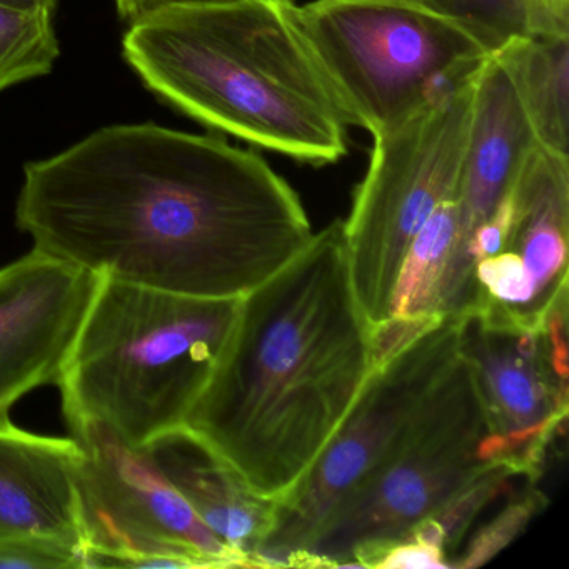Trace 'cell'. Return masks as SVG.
<instances>
[{"label":"cell","mask_w":569,"mask_h":569,"mask_svg":"<svg viewBox=\"0 0 569 569\" xmlns=\"http://www.w3.org/2000/svg\"><path fill=\"white\" fill-rule=\"evenodd\" d=\"M16 224L91 274L204 299L244 298L315 236L258 152L156 124L99 129L28 162Z\"/></svg>","instance_id":"obj_1"},{"label":"cell","mask_w":569,"mask_h":569,"mask_svg":"<svg viewBox=\"0 0 569 569\" xmlns=\"http://www.w3.org/2000/svg\"><path fill=\"white\" fill-rule=\"evenodd\" d=\"M372 369L371 326L335 221L241 299L186 426L256 495L281 501L335 438Z\"/></svg>","instance_id":"obj_2"},{"label":"cell","mask_w":569,"mask_h":569,"mask_svg":"<svg viewBox=\"0 0 569 569\" xmlns=\"http://www.w3.org/2000/svg\"><path fill=\"white\" fill-rule=\"evenodd\" d=\"M295 0L179 6L129 24L122 56L164 104L311 166L348 154V121L299 32Z\"/></svg>","instance_id":"obj_3"},{"label":"cell","mask_w":569,"mask_h":569,"mask_svg":"<svg viewBox=\"0 0 569 569\" xmlns=\"http://www.w3.org/2000/svg\"><path fill=\"white\" fill-rule=\"evenodd\" d=\"M239 302L99 276L58 381L69 428L99 422L142 451L184 426L231 338Z\"/></svg>","instance_id":"obj_4"},{"label":"cell","mask_w":569,"mask_h":569,"mask_svg":"<svg viewBox=\"0 0 569 569\" xmlns=\"http://www.w3.org/2000/svg\"><path fill=\"white\" fill-rule=\"evenodd\" d=\"M296 24L348 124L386 134L415 118L491 54L425 0H312Z\"/></svg>","instance_id":"obj_5"},{"label":"cell","mask_w":569,"mask_h":569,"mask_svg":"<svg viewBox=\"0 0 569 569\" xmlns=\"http://www.w3.org/2000/svg\"><path fill=\"white\" fill-rule=\"evenodd\" d=\"M488 415L461 358L385 462L291 559V568H376L382 552L492 462Z\"/></svg>","instance_id":"obj_6"},{"label":"cell","mask_w":569,"mask_h":569,"mask_svg":"<svg viewBox=\"0 0 569 569\" xmlns=\"http://www.w3.org/2000/svg\"><path fill=\"white\" fill-rule=\"evenodd\" d=\"M478 71L375 138L368 172L342 221L352 286L371 328L391 316L399 268L419 229L442 202L458 199Z\"/></svg>","instance_id":"obj_7"},{"label":"cell","mask_w":569,"mask_h":569,"mask_svg":"<svg viewBox=\"0 0 569 569\" xmlns=\"http://www.w3.org/2000/svg\"><path fill=\"white\" fill-rule=\"evenodd\" d=\"M459 331L461 318L446 316L372 369L335 438L278 501L258 551L261 568H288L328 516L395 451L458 361Z\"/></svg>","instance_id":"obj_8"},{"label":"cell","mask_w":569,"mask_h":569,"mask_svg":"<svg viewBox=\"0 0 569 569\" xmlns=\"http://www.w3.org/2000/svg\"><path fill=\"white\" fill-rule=\"evenodd\" d=\"M71 431L81 446L84 568H252L206 528L144 451L99 422Z\"/></svg>","instance_id":"obj_9"},{"label":"cell","mask_w":569,"mask_h":569,"mask_svg":"<svg viewBox=\"0 0 569 569\" xmlns=\"http://www.w3.org/2000/svg\"><path fill=\"white\" fill-rule=\"evenodd\" d=\"M459 318V352L478 382L491 428L489 456L511 462L536 485L568 419V295L538 328L478 312Z\"/></svg>","instance_id":"obj_10"},{"label":"cell","mask_w":569,"mask_h":569,"mask_svg":"<svg viewBox=\"0 0 569 569\" xmlns=\"http://www.w3.org/2000/svg\"><path fill=\"white\" fill-rule=\"evenodd\" d=\"M98 281L39 249L0 268V421L28 392L58 385Z\"/></svg>","instance_id":"obj_11"},{"label":"cell","mask_w":569,"mask_h":569,"mask_svg":"<svg viewBox=\"0 0 569 569\" xmlns=\"http://www.w3.org/2000/svg\"><path fill=\"white\" fill-rule=\"evenodd\" d=\"M536 144L531 122L508 72L489 54L476 76L471 129L456 199L458 236L442 281L439 315H449L472 232L509 194L522 162Z\"/></svg>","instance_id":"obj_12"},{"label":"cell","mask_w":569,"mask_h":569,"mask_svg":"<svg viewBox=\"0 0 569 569\" xmlns=\"http://www.w3.org/2000/svg\"><path fill=\"white\" fill-rule=\"evenodd\" d=\"M74 438L24 431L0 421V542L52 539L82 548Z\"/></svg>","instance_id":"obj_13"},{"label":"cell","mask_w":569,"mask_h":569,"mask_svg":"<svg viewBox=\"0 0 569 569\" xmlns=\"http://www.w3.org/2000/svg\"><path fill=\"white\" fill-rule=\"evenodd\" d=\"M142 451L178 489L206 528L261 568L258 551L274 525L278 501L256 495L239 472L188 426L156 438Z\"/></svg>","instance_id":"obj_14"},{"label":"cell","mask_w":569,"mask_h":569,"mask_svg":"<svg viewBox=\"0 0 569 569\" xmlns=\"http://www.w3.org/2000/svg\"><path fill=\"white\" fill-rule=\"evenodd\" d=\"M511 229L501 251L525 269L548 318L568 295L569 158L536 144L509 191Z\"/></svg>","instance_id":"obj_15"},{"label":"cell","mask_w":569,"mask_h":569,"mask_svg":"<svg viewBox=\"0 0 569 569\" xmlns=\"http://www.w3.org/2000/svg\"><path fill=\"white\" fill-rule=\"evenodd\" d=\"M491 54L508 72L538 144L568 154L569 38L525 36Z\"/></svg>","instance_id":"obj_16"},{"label":"cell","mask_w":569,"mask_h":569,"mask_svg":"<svg viewBox=\"0 0 569 569\" xmlns=\"http://www.w3.org/2000/svg\"><path fill=\"white\" fill-rule=\"evenodd\" d=\"M458 236V201L442 202L419 229L402 258L389 319L432 325L439 315L442 281Z\"/></svg>","instance_id":"obj_17"},{"label":"cell","mask_w":569,"mask_h":569,"mask_svg":"<svg viewBox=\"0 0 569 569\" xmlns=\"http://www.w3.org/2000/svg\"><path fill=\"white\" fill-rule=\"evenodd\" d=\"M59 54L51 14L0 6V91L48 76Z\"/></svg>","instance_id":"obj_18"},{"label":"cell","mask_w":569,"mask_h":569,"mask_svg":"<svg viewBox=\"0 0 569 569\" xmlns=\"http://www.w3.org/2000/svg\"><path fill=\"white\" fill-rule=\"evenodd\" d=\"M472 32L489 51L531 34L532 0H425Z\"/></svg>","instance_id":"obj_19"},{"label":"cell","mask_w":569,"mask_h":569,"mask_svg":"<svg viewBox=\"0 0 569 569\" xmlns=\"http://www.w3.org/2000/svg\"><path fill=\"white\" fill-rule=\"evenodd\" d=\"M516 476H521V472L511 462H492L478 478L472 479L461 491L456 492L435 515L429 516L445 536L448 556H451V552L458 548L462 536L466 535L476 516L489 502L495 501Z\"/></svg>","instance_id":"obj_20"},{"label":"cell","mask_w":569,"mask_h":569,"mask_svg":"<svg viewBox=\"0 0 569 569\" xmlns=\"http://www.w3.org/2000/svg\"><path fill=\"white\" fill-rule=\"evenodd\" d=\"M546 505H548V498L545 492L531 485V488L508 502L492 521L476 532L462 555L451 562V568L471 569L491 561L498 552L508 548L528 528L532 518L538 516Z\"/></svg>","instance_id":"obj_21"},{"label":"cell","mask_w":569,"mask_h":569,"mask_svg":"<svg viewBox=\"0 0 569 569\" xmlns=\"http://www.w3.org/2000/svg\"><path fill=\"white\" fill-rule=\"evenodd\" d=\"M2 569L84 568L82 548L52 539H12L0 542Z\"/></svg>","instance_id":"obj_22"},{"label":"cell","mask_w":569,"mask_h":569,"mask_svg":"<svg viewBox=\"0 0 569 569\" xmlns=\"http://www.w3.org/2000/svg\"><path fill=\"white\" fill-rule=\"evenodd\" d=\"M448 569L445 549L416 536H405L382 552L375 569Z\"/></svg>","instance_id":"obj_23"},{"label":"cell","mask_w":569,"mask_h":569,"mask_svg":"<svg viewBox=\"0 0 569 569\" xmlns=\"http://www.w3.org/2000/svg\"><path fill=\"white\" fill-rule=\"evenodd\" d=\"M529 36L569 38V0H532Z\"/></svg>","instance_id":"obj_24"},{"label":"cell","mask_w":569,"mask_h":569,"mask_svg":"<svg viewBox=\"0 0 569 569\" xmlns=\"http://www.w3.org/2000/svg\"><path fill=\"white\" fill-rule=\"evenodd\" d=\"M119 18L128 24L149 18L156 12L164 11L179 6L212 4V2H226V0H114Z\"/></svg>","instance_id":"obj_25"},{"label":"cell","mask_w":569,"mask_h":569,"mask_svg":"<svg viewBox=\"0 0 569 569\" xmlns=\"http://www.w3.org/2000/svg\"><path fill=\"white\" fill-rule=\"evenodd\" d=\"M0 6H8L18 11L48 12V14L54 16L58 0H0Z\"/></svg>","instance_id":"obj_26"}]
</instances>
